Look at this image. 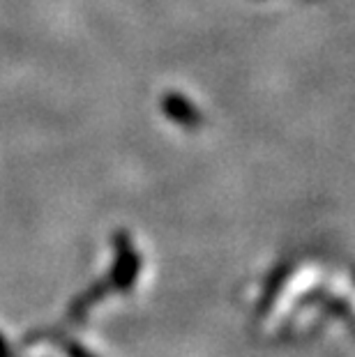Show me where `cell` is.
<instances>
[{
  "instance_id": "5",
  "label": "cell",
  "mask_w": 355,
  "mask_h": 357,
  "mask_svg": "<svg viewBox=\"0 0 355 357\" xmlns=\"http://www.w3.org/2000/svg\"><path fill=\"white\" fill-rule=\"evenodd\" d=\"M0 357H12L10 348H7V344H5V339H3V337H0Z\"/></svg>"
},
{
  "instance_id": "2",
  "label": "cell",
  "mask_w": 355,
  "mask_h": 357,
  "mask_svg": "<svg viewBox=\"0 0 355 357\" xmlns=\"http://www.w3.org/2000/svg\"><path fill=\"white\" fill-rule=\"evenodd\" d=\"M162 111L185 129H199L203 123L199 109L180 93H166L162 100Z\"/></svg>"
},
{
  "instance_id": "4",
  "label": "cell",
  "mask_w": 355,
  "mask_h": 357,
  "mask_svg": "<svg viewBox=\"0 0 355 357\" xmlns=\"http://www.w3.org/2000/svg\"><path fill=\"white\" fill-rule=\"evenodd\" d=\"M67 353H70L72 357H93V355H90V353H86V351H83V348H77V346H74L72 344V341H67Z\"/></svg>"
},
{
  "instance_id": "3",
  "label": "cell",
  "mask_w": 355,
  "mask_h": 357,
  "mask_svg": "<svg viewBox=\"0 0 355 357\" xmlns=\"http://www.w3.org/2000/svg\"><path fill=\"white\" fill-rule=\"evenodd\" d=\"M109 291H111V284H109V281L95 284L93 288H90V291H86L83 295H79V298L72 302L70 316H72V318H83V316H86V311H88L90 307H93L97 300H102Z\"/></svg>"
},
{
  "instance_id": "1",
  "label": "cell",
  "mask_w": 355,
  "mask_h": 357,
  "mask_svg": "<svg viewBox=\"0 0 355 357\" xmlns=\"http://www.w3.org/2000/svg\"><path fill=\"white\" fill-rule=\"evenodd\" d=\"M113 245H116V263H113V272H111L109 284H111V291L127 293L139 277L141 258L137 252H134L132 242H130V238H127L125 231L113 235Z\"/></svg>"
}]
</instances>
